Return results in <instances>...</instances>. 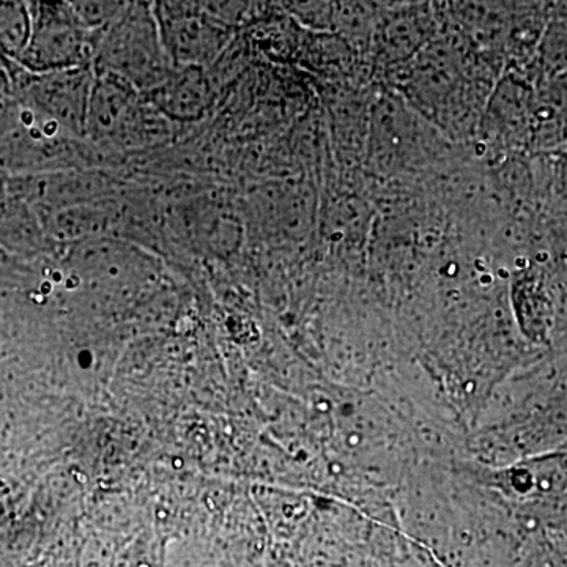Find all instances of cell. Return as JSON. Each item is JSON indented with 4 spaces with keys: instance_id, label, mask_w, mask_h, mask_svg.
Here are the masks:
<instances>
[{
    "instance_id": "3",
    "label": "cell",
    "mask_w": 567,
    "mask_h": 567,
    "mask_svg": "<svg viewBox=\"0 0 567 567\" xmlns=\"http://www.w3.org/2000/svg\"><path fill=\"white\" fill-rule=\"evenodd\" d=\"M182 74H169L158 85L153 89L156 102L162 104L164 110L174 111V114L182 115L188 112L197 114L204 110L207 87L200 66H185ZM162 107V110H163Z\"/></svg>"
},
{
    "instance_id": "1",
    "label": "cell",
    "mask_w": 567,
    "mask_h": 567,
    "mask_svg": "<svg viewBox=\"0 0 567 567\" xmlns=\"http://www.w3.org/2000/svg\"><path fill=\"white\" fill-rule=\"evenodd\" d=\"M145 10L136 6L123 9L100 43V58L123 81L152 85L153 91L169 76L171 58L158 24Z\"/></svg>"
},
{
    "instance_id": "2",
    "label": "cell",
    "mask_w": 567,
    "mask_h": 567,
    "mask_svg": "<svg viewBox=\"0 0 567 567\" xmlns=\"http://www.w3.org/2000/svg\"><path fill=\"white\" fill-rule=\"evenodd\" d=\"M182 11L177 17L169 14L164 18L159 25L164 48L174 63L199 66L219 50L223 31L213 21V14L199 17L188 13V9Z\"/></svg>"
}]
</instances>
